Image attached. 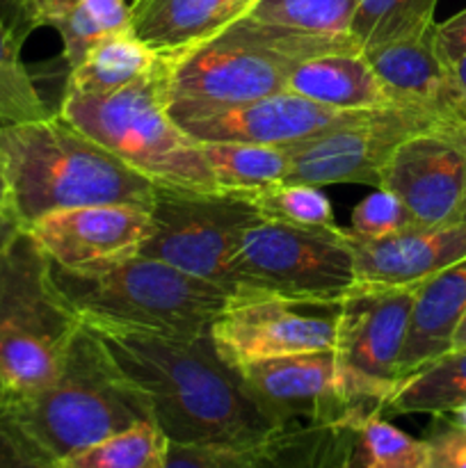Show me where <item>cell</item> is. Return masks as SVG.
Masks as SVG:
<instances>
[{
    "instance_id": "obj_3",
    "label": "cell",
    "mask_w": 466,
    "mask_h": 468,
    "mask_svg": "<svg viewBox=\"0 0 466 468\" xmlns=\"http://www.w3.org/2000/svg\"><path fill=\"white\" fill-rule=\"evenodd\" d=\"M0 416L18 441L50 466L123 430L154 423L149 402L85 324L55 382L32 396L5 400Z\"/></svg>"
},
{
    "instance_id": "obj_2",
    "label": "cell",
    "mask_w": 466,
    "mask_h": 468,
    "mask_svg": "<svg viewBox=\"0 0 466 468\" xmlns=\"http://www.w3.org/2000/svg\"><path fill=\"white\" fill-rule=\"evenodd\" d=\"M0 167L9 215L21 229L80 206L126 204L151 210L155 183L69 123L62 114L0 123Z\"/></svg>"
},
{
    "instance_id": "obj_21",
    "label": "cell",
    "mask_w": 466,
    "mask_h": 468,
    "mask_svg": "<svg viewBox=\"0 0 466 468\" xmlns=\"http://www.w3.org/2000/svg\"><path fill=\"white\" fill-rule=\"evenodd\" d=\"M256 0H132L131 30L163 55L210 39L245 16Z\"/></svg>"
},
{
    "instance_id": "obj_11",
    "label": "cell",
    "mask_w": 466,
    "mask_h": 468,
    "mask_svg": "<svg viewBox=\"0 0 466 468\" xmlns=\"http://www.w3.org/2000/svg\"><path fill=\"white\" fill-rule=\"evenodd\" d=\"M236 373L251 398L281 425H350L356 430L384 411L361 391L336 350L259 361L240 366Z\"/></svg>"
},
{
    "instance_id": "obj_22",
    "label": "cell",
    "mask_w": 466,
    "mask_h": 468,
    "mask_svg": "<svg viewBox=\"0 0 466 468\" xmlns=\"http://www.w3.org/2000/svg\"><path fill=\"white\" fill-rule=\"evenodd\" d=\"M286 90L338 110H379L402 105L393 101L361 50L304 59L291 71Z\"/></svg>"
},
{
    "instance_id": "obj_19",
    "label": "cell",
    "mask_w": 466,
    "mask_h": 468,
    "mask_svg": "<svg viewBox=\"0 0 466 468\" xmlns=\"http://www.w3.org/2000/svg\"><path fill=\"white\" fill-rule=\"evenodd\" d=\"M434 27L437 23L420 35L364 50V55L396 103L429 110L446 122L466 119L452 69L437 48Z\"/></svg>"
},
{
    "instance_id": "obj_31",
    "label": "cell",
    "mask_w": 466,
    "mask_h": 468,
    "mask_svg": "<svg viewBox=\"0 0 466 468\" xmlns=\"http://www.w3.org/2000/svg\"><path fill=\"white\" fill-rule=\"evenodd\" d=\"M418 227L414 215L393 192L377 190L355 206L347 231L356 238H387Z\"/></svg>"
},
{
    "instance_id": "obj_40",
    "label": "cell",
    "mask_w": 466,
    "mask_h": 468,
    "mask_svg": "<svg viewBox=\"0 0 466 468\" xmlns=\"http://www.w3.org/2000/svg\"><path fill=\"white\" fill-rule=\"evenodd\" d=\"M18 229L21 227H18L12 218H0V251H3L5 247H7V242L16 236Z\"/></svg>"
},
{
    "instance_id": "obj_42",
    "label": "cell",
    "mask_w": 466,
    "mask_h": 468,
    "mask_svg": "<svg viewBox=\"0 0 466 468\" xmlns=\"http://www.w3.org/2000/svg\"><path fill=\"white\" fill-rule=\"evenodd\" d=\"M446 128L461 142V144H464L466 149V119H450V122H446Z\"/></svg>"
},
{
    "instance_id": "obj_15",
    "label": "cell",
    "mask_w": 466,
    "mask_h": 468,
    "mask_svg": "<svg viewBox=\"0 0 466 468\" xmlns=\"http://www.w3.org/2000/svg\"><path fill=\"white\" fill-rule=\"evenodd\" d=\"M425 227L466 219V149L446 122L420 131L393 151L379 178Z\"/></svg>"
},
{
    "instance_id": "obj_29",
    "label": "cell",
    "mask_w": 466,
    "mask_h": 468,
    "mask_svg": "<svg viewBox=\"0 0 466 468\" xmlns=\"http://www.w3.org/2000/svg\"><path fill=\"white\" fill-rule=\"evenodd\" d=\"M260 219L291 224L300 229H334L332 201L315 186L304 183H277L259 192L245 195Z\"/></svg>"
},
{
    "instance_id": "obj_32",
    "label": "cell",
    "mask_w": 466,
    "mask_h": 468,
    "mask_svg": "<svg viewBox=\"0 0 466 468\" xmlns=\"http://www.w3.org/2000/svg\"><path fill=\"white\" fill-rule=\"evenodd\" d=\"M420 452H425L423 439H411L382 416H373L356 428V462H396L420 455Z\"/></svg>"
},
{
    "instance_id": "obj_17",
    "label": "cell",
    "mask_w": 466,
    "mask_h": 468,
    "mask_svg": "<svg viewBox=\"0 0 466 468\" xmlns=\"http://www.w3.org/2000/svg\"><path fill=\"white\" fill-rule=\"evenodd\" d=\"M356 430L350 425H283L240 448L169 443L164 468H352Z\"/></svg>"
},
{
    "instance_id": "obj_13",
    "label": "cell",
    "mask_w": 466,
    "mask_h": 468,
    "mask_svg": "<svg viewBox=\"0 0 466 468\" xmlns=\"http://www.w3.org/2000/svg\"><path fill=\"white\" fill-rule=\"evenodd\" d=\"M418 286L356 283L341 302L334 350L361 391L384 411L400 384L397 361Z\"/></svg>"
},
{
    "instance_id": "obj_37",
    "label": "cell",
    "mask_w": 466,
    "mask_h": 468,
    "mask_svg": "<svg viewBox=\"0 0 466 468\" xmlns=\"http://www.w3.org/2000/svg\"><path fill=\"white\" fill-rule=\"evenodd\" d=\"M78 3L85 5L108 32L131 26V5L126 0H78Z\"/></svg>"
},
{
    "instance_id": "obj_41",
    "label": "cell",
    "mask_w": 466,
    "mask_h": 468,
    "mask_svg": "<svg viewBox=\"0 0 466 468\" xmlns=\"http://www.w3.org/2000/svg\"><path fill=\"white\" fill-rule=\"evenodd\" d=\"M439 416H446V419L450 420V423L455 425V428L464 430V432H466V402L457 405L455 410H450V411H448V414H439Z\"/></svg>"
},
{
    "instance_id": "obj_34",
    "label": "cell",
    "mask_w": 466,
    "mask_h": 468,
    "mask_svg": "<svg viewBox=\"0 0 466 468\" xmlns=\"http://www.w3.org/2000/svg\"><path fill=\"white\" fill-rule=\"evenodd\" d=\"M0 21L18 48L37 30V0H0Z\"/></svg>"
},
{
    "instance_id": "obj_38",
    "label": "cell",
    "mask_w": 466,
    "mask_h": 468,
    "mask_svg": "<svg viewBox=\"0 0 466 468\" xmlns=\"http://www.w3.org/2000/svg\"><path fill=\"white\" fill-rule=\"evenodd\" d=\"M352 468H428V451L396 462H356L352 452Z\"/></svg>"
},
{
    "instance_id": "obj_20",
    "label": "cell",
    "mask_w": 466,
    "mask_h": 468,
    "mask_svg": "<svg viewBox=\"0 0 466 468\" xmlns=\"http://www.w3.org/2000/svg\"><path fill=\"white\" fill-rule=\"evenodd\" d=\"M464 314L466 259L425 279L416 288L409 327H407L405 346L397 361L400 382L450 352L452 336Z\"/></svg>"
},
{
    "instance_id": "obj_5",
    "label": "cell",
    "mask_w": 466,
    "mask_h": 468,
    "mask_svg": "<svg viewBox=\"0 0 466 468\" xmlns=\"http://www.w3.org/2000/svg\"><path fill=\"white\" fill-rule=\"evenodd\" d=\"M59 114L155 186L222 192L206 167L199 142L169 117L164 55L151 76L123 90L110 94L67 90Z\"/></svg>"
},
{
    "instance_id": "obj_33",
    "label": "cell",
    "mask_w": 466,
    "mask_h": 468,
    "mask_svg": "<svg viewBox=\"0 0 466 468\" xmlns=\"http://www.w3.org/2000/svg\"><path fill=\"white\" fill-rule=\"evenodd\" d=\"M425 441L428 468H466V432L446 416H434Z\"/></svg>"
},
{
    "instance_id": "obj_36",
    "label": "cell",
    "mask_w": 466,
    "mask_h": 468,
    "mask_svg": "<svg viewBox=\"0 0 466 468\" xmlns=\"http://www.w3.org/2000/svg\"><path fill=\"white\" fill-rule=\"evenodd\" d=\"M0 468H53L32 455L0 416Z\"/></svg>"
},
{
    "instance_id": "obj_44",
    "label": "cell",
    "mask_w": 466,
    "mask_h": 468,
    "mask_svg": "<svg viewBox=\"0 0 466 468\" xmlns=\"http://www.w3.org/2000/svg\"><path fill=\"white\" fill-rule=\"evenodd\" d=\"M0 218H12L9 215V201H7V186H5L3 167H0ZM14 219V218H12Z\"/></svg>"
},
{
    "instance_id": "obj_39",
    "label": "cell",
    "mask_w": 466,
    "mask_h": 468,
    "mask_svg": "<svg viewBox=\"0 0 466 468\" xmlns=\"http://www.w3.org/2000/svg\"><path fill=\"white\" fill-rule=\"evenodd\" d=\"M452 80H455L457 94H460L461 103H464V112H466V53L452 64Z\"/></svg>"
},
{
    "instance_id": "obj_7",
    "label": "cell",
    "mask_w": 466,
    "mask_h": 468,
    "mask_svg": "<svg viewBox=\"0 0 466 468\" xmlns=\"http://www.w3.org/2000/svg\"><path fill=\"white\" fill-rule=\"evenodd\" d=\"M55 283L80 320L201 336L231 292L149 256L69 272L50 263Z\"/></svg>"
},
{
    "instance_id": "obj_1",
    "label": "cell",
    "mask_w": 466,
    "mask_h": 468,
    "mask_svg": "<svg viewBox=\"0 0 466 468\" xmlns=\"http://www.w3.org/2000/svg\"><path fill=\"white\" fill-rule=\"evenodd\" d=\"M82 324L144 396L155 428L169 443L240 448L283 428L251 398L208 334L178 336L99 320Z\"/></svg>"
},
{
    "instance_id": "obj_35",
    "label": "cell",
    "mask_w": 466,
    "mask_h": 468,
    "mask_svg": "<svg viewBox=\"0 0 466 468\" xmlns=\"http://www.w3.org/2000/svg\"><path fill=\"white\" fill-rule=\"evenodd\" d=\"M437 37V48L441 53L443 62L452 69V64L466 53V9L450 16L448 21L437 23L434 27Z\"/></svg>"
},
{
    "instance_id": "obj_12",
    "label": "cell",
    "mask_w": 466,
    "mask_h": 468,
    "mask_svg": "<svg viewBox=\"0 0 466 468\" xmlns=\"http://www.w3.org/2000/svg\"><path fill=\"white\" fill-rule=\"evenodd\" d=\"M441 122L446 119L416 105L370 110L355 122L283 146L288 158L286 181L315 187L336 183L379 187L393 151L411 135Z\"/></svg>"
},
{
    "instance_id": "obj_8",
    "label": "cell",
    "mask_w": 466,
    "mask_h": 468,
    "mask_svg": "<svg viewBox=\"0 0 466 468\" xmlns=\"http://www.w3.org/2000/svg\"><path fill=\"white\" fill-rule=\"evenodd\" d=\"M231 292L341 302L359 283L343 227L300 229L259 219L242 233L231 265Z\"/></svg>"
},
{
    "instance_id": "obj_18",
    "label": "cell",
    "mask_w": 466,
    "mask_h": 468,
    "mask_svg": "<svg viewBox=\"0 0 466 468\" xmlns=\"http://www.w3.org/2000/svg\"><path fill=\"white\" fill-rule=\"evenodd\" d=\"M355 254L356 279L370 286H418L466 259V219L411 227L387 238H356L343 229Z\"/></svg>"
},
{
    "instance_id": "obj_28",
    "label": "cell",
    "mask_w": 466,
    "mask_h": 468,
    "mask_svg": "<svg viewBox=\"0 0 466 468\" xmlns=\"http://www.w3.org/2000/svg\"><path fill=\"white\" fill-rule=\"evenodd\" d=\"M356 0H256L245 16L309 35L352 37Z\"/></svg>"
},
{
    "instance_id": "obj_45",
    "label": "cell",
    "mask_w": 466,
    "mask_h": 468,
    "mask_svg": "<svg viewBox=\"0 0 466 468\" xmlns=\"http://www.w3.org/2000/svg\"><path fill=\"white\" fill-rule=\"evenodd\" d=\"M7 400V396H5V388H3V382H0V405H3V402Z\"/></svg>"
},
{
    "instance_id": "obj_26",
    "label": "cell",
    "mask_w": 466,
    "mask_h": 468,
    "mask_svg": "<svg viewBox=\"0 0 466 468\" xmlns=\"http://www.w3.org/2000/svg\"><path fill=\"white\" fill-rule=\"evenodd\" d=\"M439 0H356L352 39L359 50L409 39L434 26Z\"/></svg>"
},
{
    "instance_id": "obj_30",
    "label": "cell",
    "mask_w": 466,
    "mask_h": 468,
    "mask_svg": "<svg viewBox=\"0 0 466 468\" xmlns=\"http://www.w3.org/2000/svg\"><path fill=\"white\" fill-rule=\"evenodd\" d=\"M50 114L23 67L21 48L0 21V123L39 122Z\"/></svg>"
},
{
    "instance_id": "obj_9",
    "label": "cell",
    "mask_w": 466,
    "mask_h": 468,
    "mask_svg": "<svg viewBox=\"0 0 466 468\" xmlns=\"http://www.w3.org/2000/svg\"><path fill=\"white\" fill-rule=\"evenodd\" d=\"M259 219L245 195L155 186L154 231L140 254L231 292L228 265L242 233Z\"/></svg>"
},
{
    "instance_id": "obj_6",
    "label": "cell",
    "mask_w": 466,
    "mask_h": 468,
    "mask_svg": "<svg viewBox=\"0 0 466 468\" xmlns=\"http://www.w3.org/2000/svg\"><path fill=\"white\" fill-rule=\"evenodd\" d=\"M82 320L55 283L30 231L0 251V382L7 400L55 382Z\"/></svg>"
},
{
    "instance_id": "obj_27",
    "label": "cell",
    "mask_w": 466,
    "mask_h": 468,
    "mask_svg": "<svg viewBox=\"0 0 466 468\" xmlns=\"http://www.w3.org/2000/svg\"><path fill=\"white\" fill-rule=\"evenodd\" d=\"M167 448L155 423H140L55 462L53 468H164Z\"/></svg>"
},
{
    "instance_id": "obj_4",
    "label": "cell",
    "mask_w": 466,
    "mask_h": 468,
    "mask_svg": "<svg viewBox=\"0 0 466 468\" xmlns=\"http://www.w3.org/2000/svg\"><path fill=\"white\" fill-rule=\"evenodd\" d=\"M356 48L352 37L309 35L242 16L210 39L164 55L167 110H217L283 91L304 59Z\"/></svg>"
},
{
    "instance_id": "obj_43",
    "label": "cell",
    "mask_w": 466,
    "mask_h": 468,
    "mask_svg": "<svg viewBox=\"0 0 466 468\" xmlns=\"http://www.w3.org/2000/svg\"><path fill=\"white\" fill-rule=\"evenodd\" d=\"M461 347H466V314H464V318L460 320V324H457L450 350H461Z\"/></svg>"
},
{
    "instance_id": "obj_16",
    "label": "cell",
    "mask_w": 466,
    "mask_h": 468,
    "mask_svg": "<svg viewBox=\"0 0 466 468\" xmlns=\"http://www.w3.org/2000/svg\"><path fill=\"white\" fill-rule=\"evenodd\" d=\"M26 231H30L50 263L69 272H85L140 254L154 231V222L146 208L96 204L50 213Z\"/></svg>"
},
{
    "instance_id": "obj_23",
    "label": "cell",
    "mask_w": 466,
    "mask_h": 468,
    "mask_svg": "<svg viewBox=\"0 0 466 468\" xmlns=\"http://www.w3.org/2000/svg\"><path fill=\"white\" fill-rule=\"evenodd\" d=\"M163 62V53L140 39L131 26L101 37L85 58L69 69L67 90L82 94H110L151 76Z\"/></svg>"
},
{
    "instance_id": "obj_24",
    "label": "cell",
    "mask_w": 466,
    "mask_h": 468,
    "mask_svg": "<svg viewBox=\"0 0 466 468\" xmlns=\"http://www.w3.org/2000/svg\"><path fill=\"white\" fill-rule=\"evenodd\" d=\"M215 186L233 195H251L286 181L288 158L281 146L247 142H199Z\"/></svg>"
},
{
    "instance_id": "obj_10",
    "label": "cell",
    "mask_w": 466,
    "mask_h": 468,
    "mask_svg": "<svg viewBox=\"0 0 466 468\" xmlns=\"http://www.w3.org/2000/svg\"><path fill=\"white\" fill-rule=\"evenodd\" d=\"M341 302L291 300L272 292L236 291L210 323L208 336L231 368L304 352L334 350Z\"/></svg>"
},
{
    "instance_id": "obj_25",
    "label": "cell",
    "mask_w": 466,
    "mask_h": 468,
    "mask_svg": "<svg viewBox=\"0 0 466 468\" xmlns=\"http://www.w3.org/2000/svg\"><path fill=\"white\" fill-rule=\"evenodd\" d=\"M466 402V347L450 350L402 379L388 400L393 414H448Z\"/></svg>"
},
{
    "instance_id": "obj_14",
    "label": "cell",
    "mask_w": 466,
    "mask_h": 468,
    "mask_svg": "<svg viewBox=\"0 0 466 468\" xmlns=\"http://www.w3.org/2000/svg\"><path fill=\"white\" fill-rule=\"evenodd\" d=\"M370 110H338L295 91H277L249 103L217 110H183L169 117L196 142H247L291 146L364 117Z\"/></svg>"
}]
</instances>
